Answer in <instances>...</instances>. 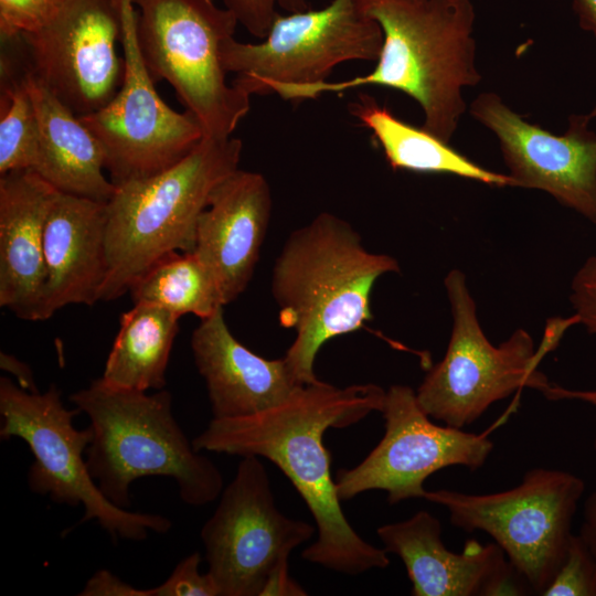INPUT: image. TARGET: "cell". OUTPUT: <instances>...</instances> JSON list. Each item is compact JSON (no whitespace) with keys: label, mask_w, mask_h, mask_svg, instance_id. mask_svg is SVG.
I'll list each match as a JSON object with an SVG mask.
<instances>
[{"label":"cell","mask_w":596,"mask_h":596,"mask_svg":"<svg viewBox=\"0 0 596 596\" xmlns=\"http://www.w3.org/2000/svg\"><path fill=\"white\" fill-rule=\"evenodd\" d=\"M384 396L385 390L375 384L338 387L319 380L266 411L213 418L192 444L198 451L256 456L275 464L316 523L317 540L302 551V558L341 574L359 575L387 567L389 553L361 538L345 518L323 435L329 428L347 427L380 412Z\"/></svg>","instance_id":"1"},{"label":"cell","mask_w":596,"mask_h":596,"mask_svg":"<svg viewBox=\"0 0 596 596\" xmlns=\"http://www.w3.org/2000/svg\"><path fill=\"white\" fill-rule=\"evenodd\" d=\"M381 26L383 43L374 68L361 76L317 84H273L285 100L317 98L364 86L400 91L424 114L423 127L449 142L467 105L462 92L481 81L476 63L471 0H360Z\"/></svg>","instance_id":"2"},{"label":"cell","mask_w":596,"mask_h":596,"mask_svg":"<svg viewBox=\"0 0 596 596\" xmlns=\"http://www.w3.org/2000/svg\"><path fill=\"white\" fill-rule=\"evenodd\" d=\"M398 272L394 257L369 252L352 225L329 212L288 236L270 287L280 324L295 331L284 358L302 384L319 381L315 361L324 343L371 319L376 279Z\"/></svg>","instance_id":"3"},{"label":"cell","mask_w":596,"mask_h":596,"mask_svg":"<svg viewBox=\"0 0 596 596\" xmlns=\"http://www.w3.org/2000/svg\"><path fill=\"white\" fill-rule=\"evenodd\" d=\"M89 418L86 449L91 476L115 505H130V485L143 477L177 481L182 501L202 507L223 490L220 469L200 454L172 413V396L113 387L97 379L70 396Z\"/></svg>","instance_id":"4"},{"label":"cell","mask_w":596,"mask_h":596,"mask_svg":"<svg viewBox=\"0 0 596 596\" xmlns=\"http://www.w3.org/2000/svg\"><path fill=\"white\" fill-rule=\"evenodd\" d=\"M241 139L204 137L178 163L116 187L107 202L108 272L99 300H114L158 259L193 252L199 216L214 188L238 169Z\"/></svg>","instance_id":"5"},{"label":"cell","mask_w":596,"mask_h":596,"mask_svg":"<svg viewBox=\"0 0 596 596\" xmlns=\"http://www.w3.org/2000/svg\"><path fill=\"white\" fill-rule=\"evenodd\" d=\"M143 63L156 84L166 81L204 137L224 139L251 108V96L226 81L222 46L238 22L214 0H131Z\"/></svg>","instance_id":"6"},{"label":"cell","mask_w":596,"mask_h":596,"mask_svg":"<svg viewBox=\"0 0 596 596\" xmlns=\"http://www.w3.org/2000/svg\"><path fill=\"white\" fill-rule=\"evenodd\" d=\"M79 413L64 406L54 385L39 393L0 379V437H18L28 444L34 457L28 473L32 492L49 496L55 503L82 505L81 522L96 520L113 539L142 541L149 531L168 532L172 526L169 519L117 507L99 490L84 457L92 430L73 425Z\"/></svg>","instance_id":"7"},{"label":"cell","mask_w":596,"mask_h":596,"mask_svg":"<svg viewBox=\"0 0 596 596\" xmlns=\"http://www.w3.org/2000/svg\"><path fill=\"white\" fill-rule=\"evenodd\" d=\"M584 491L576 475L533 468L504 491L426 490L424 499L446 508L454 526L489 534L530 589L543 595L565 557Z\"/></svg>","instance_id":"8"},{"label":"cell","mask_w":596,"mask_h":596,"mask_svg":"<svg viewBox=\"0 0 596 596\" xmlns=\"http://www.w3.org/2000/svg\"><path fill=\"white\" fill-rule=\"evenodd\" d=\"M444 284L453 329L444 358L416 391L422 409L444 425L464 428L518 390L530 387L543 394L551 383L539 370L543 356L531 334L517 329L493 345L480 327L465 274L453 269Z\"/></svg>","instance_id":"9"},{"label":"cell","mask_w":596,"mask_h":596,"mask_svg":"<svg viewBox=\"0 0 596 596\" xmlns=\"http://www.w3.org/2000/svg\"><path fill=\"white\" fill-rule=\"evenodd\" d=\"M382 43L381 26L360 0H331L321 9L278 13L257 43L228 39L222 61L235 87L266 95L273 84H317L341 63L376 61Z\"/></svg>","instance_id":"10"},{"label":"cell","mask_w":596,"mask_h":596,"mask_svg":"<svg viewBox=\"0 0 596 596\" xmlns=\"http://www.w3.org/2000/svg\"><path fill=\"white\" fill-rule=\"evenodd\" d=\"M136 8L121 0L125 75L105 106L78 116L98 140L115 187L160 173L188 156L204 138L196 117L170 108L156 91L136 35Z\"/></svg>","instance_id":"11"},{"label":"cell","mask_w":596,"mask_h":596,"mask_svg":"<svg viewBox=\"0 0 596 596\" xmlns=\"http://www.w3.org/2000/svg\"><path fill=\"white\" fill-rule=\"evenodd\" d=\"M315 531L277 509L260 458L242 457L201 530L207 572L220 596H260L270 573Z\"/></svg>","instance_id":"12"},{"label":"cell","mask_w":596,"mask_h":596,"mask_svg":"<svg viewBox=\"0 0 596 596\" xmlns=\"http://www.w3.org/2000/svg\"><path fill=\"white\" fill-rule=\"evenodd\" d=\"M380 413L385 430L379 444L359 465L336 473L341 501L369 490L385 491L390 504L424 498L434 472L451 466L477 470L493 449L486 434L433 423L407 385L390 386Z\"/></svg>","instance_id":"13"},{"label":"cell","mask_w":596,"mask_h":596,"mask_svg":"<svg viewBox=\"0 0 596 596\" xmlns=\"http://www.w3.org/2000/svg\"><path fill=\"white\" fill-rule=\"evenodd\" d=\"M20 38L31 73L77 116L98 110L119 91L121 0H61Z\"/></svg>","instance_id":"14"},{"label":"cell","mask_w":596,"mask_h":596,"mask_svg":"<svg viewBox=\"0 0 596 596\" xmlns=\"http://www.w3.org/2000/svg\"><path fill=\"white\" fill-rule=\"evenodd\" d=\"M469 111L496 135L513 187L544 191L596 224V134L588 114L571 116L567 130L555 135L493 92L478 95Z\"/></svg>","instance_id":"15"},{"label":"cell","mask_w":596,"mask_h":596,"mask_svg":"<svg viewBox=\"0 0 596 596\" xmlns=\"http://www.w3.org/2000/svg\"><path fill=\"white\" fill-rule=\"evenodd\" d=\"M376 533L383 549L404 563L414 596L525 595L530 589L497 543L470 540L460 553L448 550L440 521L427 511Z\"/></svg>","instance_id":"16"},{"label":"cell","mask_w":596,"mask_h":596,"mask_svg":"<svg viewBox=\"0 0 596 596\" xmlns=\"http://www.w3.org/2000/svg\"><path fill=\"white\" fill-rule=\"evenodd\" d=\"M272 206L266 178L237 169L214 188L199 216L193 252L214 276L225 306L246 289L253 277Z\"/></svg>","instance_id":"17"},{"label":"cell","mask_w":596,"mask_h":596,"mask_svg":"<svg viewBox=\"0 0 596 596\" xmlns=\"http://www.w3.org/2000/svg\"><path fill=\"white\" fill-rule=\"evenodd\" d=\"M223 309L202 319L191 337L194 362L205 381L213 418L266 411L306 385L285 358L265 359L242 344L230 331Z\"/></svg>","instance_id":"18"},{"label":"cell","mask_w":596,"mask_h":596,"mask_svg":"<svg viewBox=\"0 0 596 596\" xmlns=\"http://www.w3.org/2000/svg\"><path fill=\"white\" fill-rule=\"evenodd\" d=\"M46 284L41 320L99 300L107 277V203L56 192L44 230Z\"/></svg>","instance_id":"19"},{"label":"cell","mask_w":596,"mask_h":596,"mask_svg":"<svg viewBox=\"0 0 596 596\" xmlns=\"http://www.w3.org/2000/svg\"><path fill=\"white\" fill-rule=\"evenodd\" d=\"M56 192L31 170L0 175V306L24 320H41L44 230Z\"/></svg>","instance_id":"20"},{"label":"cell","mask_w":596,"mask_h":596,"mask_svg":"<svg viewBox=\"0 0 596 596\" xmlns=\"http://www.w3.org/2000/svg\"><path fill=\"white\" fill-rule=\"evenodd\" d=\"M28 84L39 128L33 171L58 192L107 203L116 187L105 175V156L98 140L30 67Z\"/></svg>","instance_id":"21"},{"label":"cell","mask_w":596,"mask_h":596,"mask_svg":"<svg viewBox=\"0 0 596 596\" xmlns=\"http://www.w3.org/2000/svg\"><path fill=\"white\" fill-rule=\"evenodd\" d=\"M349 110L372 131L394 170L453 174L492 187H513L508 174L480 167L424 127L401 120L371 96L360 95Z\"/></svg>","instance_id":"22"},{"label":"cell","mask_w":596,"mask_h":596,"mask_svg":"<svg viewBox=\"0 0 596 596\" xmlns=\"http://www.w3.org/2000/svg\"><path fill=\"white\" fill-rule=\"evenodd\" d=\"M179 317L149 302L121 313L102 381L109 386L147 392L163 390Z\"/></svg>","instance_id":"23"},{"label":"cell","mask_w":596,"mask_h":596,"mask_svg":"<svg viewBox=\"0 0 596 596\" xmlns=\"http://www.w3.org/2000/svg\"><path fill=\"white\" fill-rule=\"evenodd\" d=\"M134 302L160 306L179 318L192 313L201 320L225 304L219 285L194 252H171L152 264L130 287Z\"/></svg>","instance_id":"24"},{"label":"cell","mask_w":596,"mask_h":596,"mask_svg":"<svg viewBox=\"0 0 596 596\" xmlns=\"http://www.w3.org/2000/svg\"><path fill=\"white\" fill-rule=\"evenodd\" d=\"M13 52L0 58V175L33 171L39 155V128L28 84L29 63L18 67Z\"/></svg>","instance_id":"25"},{"label":"cell","mask_w":596,"mask_h":596,"mask_svg":"<svg viewBox=\"0 0 596 596\" xmlns=\"http://www.w3.org/2000/svg\"><path fill=\"white\" fill-rule=\"evenodd\" d=\"M543 596H596V558L578 534Z\"/></svg>","instance_id":"26"},{"label":"cell","mask_w":596,"mask_h":596,"mask_svg":"<svg viewBox=\"0 0 596 596\" xmlns=\"http://www.w3.org/2000/svg\"><path fill=\"white\" fill-rule=\"evenodd\" d=\"M238 24L256 39H263L281 9L286 13L310 9L309 0H223Z\"/></svg>","instance_id":"27"},{"label":"cell","mask_w":596,"mask_h":596,"mask_svg":"<svg viewBox=\"0 0 596 596\" xmlns=\"http://www.w3.org/2000/svg\"><path fill=\"white\" fill-rule=\"evenodd\" d=\"M200 562L196 552L184 557L163 583L150 588L151 596H220L212 575L200 573Z\"/></svg>","instance_id":"28"},{"label":"cell","mask_w":596,"mask_h":596,"mask_svg":"<svg viewBox=\"0 0 596 596\" xmlns=\"http://www.w3.org/2000/svg\"><path fill=\"white\" fill-rule=\"evenodd\" d=\"M61 0H0L1 40L12 39L39 28Z\"/></svg>","instance_id":"29"},{"label":"cell","mask_w":596,"mask_h":596,"mask_svg":"<svg viewBox=\"0 0 596 596\" xmlns=\"http://www.w3.org/2000/svg\"><path fill=\"white\" fill-rule=\"evenodd\" d=\"M570 300L579 324L596 334V255L589 256L575 273Z\"/></svg>","instance_id":"30"},{"label":"cell","mask_w":596,"mask_h":596,"mask_svg":"<svg viewBox=\"0 0 596 596\" xmlns=\"http://www.w3.org/2000/svg\"><path fill=\"white\" fill-rule=\"evenodd\" d=\"M81 596H151L149 589H138L106 570L96 572L86 583Z\"/></svg>","instance_id":"31"},{"label":"cell","mask_w":596,"mask_h":596,"mask_svg":"<svg viewBox=\"0 0 596 596\" xmlns=\"http://www.w3.org/2000/svg\"><path fill=\"white\" fill-rule=\"evenodd\" d=\"M304 596L307 592L289 575L288 561L280 563L269 575L260 596Z\"/></svg>","instance_id":"32"},{"label":"cell","mask_w":596,"mask_h":596,"mask_svg":"<svg viewBox=\"0 0 596 596\" xmlns=\"http://www.w3.org/2000/svg\"><path fill=\"white\" fill-rule=\"evenodd\" d=\"M578 535L596 558V489L585 500Z\"/></svg>","instance_id":"33"},{"label":"cell","mask_w":596,"mask_h":596,"mask_svg":"<svg viewBox=\"0 0 596 596\" xmlns=\"http://www.w3.org/2000/svg\"><path fill=\"white\" fill-rule=\"evenodd\" d=\"M543 395L551 401L576 400L590 404L596 408V387L592 390H571L557 384H552L546 389ZM594 449L596 451V437L594 439Z\"/></svg>","instance_id":"34"},{"label":"cell","mask_w":596,"mask_h":596,"mask_svg":"<svg viewBox=\"0 0 596 596\" xmlns=\"http://www.w3.org/2000/svg\"><path fill=\"white\" fill-rule=\"evenodd\" d=\"M1 368L3 370L11 372L13 375H15L19 381V385L22 389L28 390L30 392H38L34 386L32 372L26 364H24L23 362H20L14 356L2 352L1 353Z\"/></svg>","instance_id":"35"},{"label":"cell","mask_w":596,"mask_h":596,"mask_svg":"<svg viewBox=\"0 0 596 596\" xmlns=\"http://www.w3.org/2000/svg\"><path fill=\"white\" fill-rule=\"evenodd\" d=\"M574 10L581 26L596 39V0H575Z\"/></svg>","instance_id":"36"},{"label":"cell","mask_w":596,"mask_h":596,"mask_svg":"<svg viewBox=\"0 0 596 596\" xmlns=\"http://www.w3.org/2000/svg\"><path fill=\"white\" fill-rule=\"evenodd\" d=\"M588 116L590 119L595 118L596 117V105L594 106V108L588 113Z\"/></svg>","instance_id":"37"}]
</instances>
